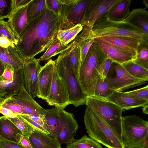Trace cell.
Segmentation results:
<instances>
[{"mask_svg": "<svg viewBox=\"0 0 148 148\" xmlns=\"http://www.w3.org/2000/svg\"><path fill=\"white\" fill-rule=\"evenodd\" d=\"M63 23L60 15L47 8L40 15L27 23L16 46L25 62L44 51L56 37Z\"/></svg>", "mask_w": 148, "mask_h": 148, "instance_id": "obj_1", "label": "cell"}, {"mask_svg": "<svg viewBox=\"0 0 148 148\" xmlns=\"http://www.w3.org/2000/svg\"><path fill=\"white\" fill-rule=\"evenodd\" d=\"M107 58L99 45L94 41L80 64L78 80L87 97L94 96L96 84L101 78L102 65Z\"/></svg>", "mask_w": 148, "mask_h": 148, "instance_id": "obj_2", "label": "cell"}, {"mask_svg": "<svg viewBox=\"0 0 148 148\" xmlns=\"http://www.w3.org/2000/svg\"><path fill=\"white\" fill-rule=\"evenodd\" d=\"M86 132L90 137L108 148H125L107 124L86 107L84 115Z\"/></svg>", "mask_w": 148, "mask_h": 148, "instance_id": "obj_3", "label": "cell"}, {"mask_svg": "<svg viewBox=\"0 0 148 148\" xmlns=\"http://www.w3.org/2000/svg\"><path fill=\"white\" fill-rule=\"evenodd\" d=\"M92 31L94 38L105 36H128L135 38L148 46V34L123 21L116 22L103 18L96 23Z\"/></svg>", "mask_w": 148, "mask_h": 148, "instance_id": "obj_4", "label": "cell"}, {"mask_svg": "<svg viewBox=\"0 0 148 148\" xmlns=\"http://www.w3.org/2000/svg\"><path fill=\"white\" fill-rule=\"evenodd\" d=\"M68 50L60 54L54 60L55 67L60 76L66 84L69 94L70 104L77 107L85 104L87 96L83 90L78 80L72 71Z\"/></svg>", "mask_w": 148, "mask_h": 148, "instance_id": "obj_5", "label": "cell"}, {"mask_svg": "<svg viewBox=\"0 0 148 148\" xmlns=\"http://www.w3.org/2000/svg\"><path fill=\"white\" fill-rule=\"evenodd\" d=\"M85 104L107 124L122 142V114L123 109L109 101L94 97H88Z\"/></svg>", "mask_w": 148, "mask_h": 148, "instance_id": "obj_6", "label": "cell"}, {"mask_svg": "<svg viewBox=\"0 0 148 148\" xmlns=\"http://www.w3.org/2000/svg\"><path fill=\"white\" fill-rule=\"evenodd\" d=\"M148 135V122L136 115L122 118V142L125 148H131Z\"/></svg>", "mask_w": 148, "mask_h": 148, "instance_id": "obj_7", "label": "cell"}, {"mask_svg": "<svg viewBox=\"0 0 148 148\" xmlns=\"http://www.w3.org/2000/svg\"><path fill=\"white\" fill-rule=\"evenodd\" d=\"M106 78L115 90L122 92L145 84L146 81L131 75L122 64L113 62Z\"/></svg>", "mask_w": 148, "mask_h": 148, "instance_id": "obj_8", "label": "cell"}, {"mask_svg": "<svg viewBox=\"0 0 148 148\" xmlns=\"http://www.w3.org/2000/svg\"><path fill=\"white\" fill-rule=\"evenodd\" d=\"M62 30L81 24L89 0H61Z\"/></svg>", "mask_w": 148, "mask_h": 148, "instance_id": "obj_9", "label": "cell"}, {"mask_svg": "<svg viewBox=\"0 0 148 148\" xmlns=\"http://www.w3.org/2000/svg\"><path fill=\"white\" fill-rule=\"evenodd\" d=\"M119 0H89L81 24L92 30L94 25L107 17L109 9Z\"/></svg>", "mask_w": 148, "mask_h": 148, "instance_id": "obj_10", "label": "cell"}, {"mask_svg": "<svg viewBox=\"0 0 148 148\" xmlns=\"http://www.w3.org/2000/svg\"><path fill=\"white\" fill-rule=\"evenodd\" d=\"M45 100L49 106H54L60 109H64L70 105L66 85L60 76L55 67L50 91Z\"/></svg>", "mask_w": 148, "mask_h": 148, "instance_id": "obj_11", "label": "cell"}, {"mask_svg": "<svg viewBox=\"0 0 148 148\" xmlns=\"http://www.w3.org/2000/svg\"><path fill=\"white\" fill-rule=\"evenodd\" d=\"M60 132L58 139L61 144L69 143L75 135L78 124L73 114L60 109L58 116Z\"/></svg>", "mask_w": 148, "mask_h": 148, "instance_id": "obj_12", "label": "cell"}, {"mask_svg": "<svg viewBox=\"0 0 148 148\" xmlns=\"http://www.w3.org/2000/svg\"><path fill=\"white\" fill-rule=\"evenodd\" d=\"M40 62V58L34 57L25 62L22 69L24 86L34 99L37 97L38 92L37 76L41 66Z\"/></svg>", "mask_w": 148, "mask_h": 148, "instance_id": "obj_13", "label": "cell"}, {"mask_svg": "<svg viewBox=\"0 0 148 148\" xmlns=\"http://www.w3.org/2000/svg\"><path fill=\"white\" fill-rule=\"evenodd\" d=\"M55 67L54 60L50 59L40 68L38 74L37 97L46 100L50 91Z\"/></svg>", "mask_w": 148, "mask_h": 148, "instance_id": "obj_14", "label": "cell"}, {"mask_svg": "<svg viewBox=\"0 0 148 148\" xmlns=\"http://www.w3.org/2000/svg\"><path fill=\"white\" fill-rule=\"evenodd\" d=\"M94 41L99 45L107 57L114 62L122 64L134 59L130 53L116 45L98 38H95Z\"/></svg>", "mask_w": 148, "mask_h": 148, "instance_id": "obj_15", "label": "cell"}, {"mask_svg": "<svg viewBox=\"0 0 148 148\" xmlns=\"http://www.w3.org/2000/svg\"><path fill=\"white\" fill-rule=\"evenodd\" d=\"M12 98L24 109L28 115H44V109L28 94L24 86L16 95L12 97Z\"/></svg>", "mask_w": 148, "mask_h": 148, "instance_id": "obj_16", "label": "cell"}, {"mask_svg": "<svg viewBox=\"0 0 148 148\" xmlns=\"http://www.w3.org/2000/svg\"><path fill=\"white\" fill-rule=\"evenodd\" d=\"M106 99L126 110L143 107L148 103V100L132 97L127 95L125 92L115 90Z\"/></svg>", "mask_w": 148, "mask_h": 148, "instance_id": "obj_17", "label": "cell"}, {"mask_svg": "<svg viewBox=\"0 0 148 148\" xmlns=\"http://www.w3.org/2000/svg\"><path fill=\"white\" fill-rule=\"evenodd\" d=\"M28 4L13 10L7 21L17 39L27 24Z\"/></svg>", "mask_w": 148, "mask_h": 148, "instance_id": "obj_18", "label": "cell"}, {"mask_svg": "<svg viewBox=\"0 0 148 148\" xmlns=\"http://www.w3.org/2000/svg\"><path fill=\"white\" fill-rule=\"evenodd\" d=\"M98 38L128 51L132 54L134 59L139 47L143 45L136 39L128 36H105Z\"/></svg>", "mask_w": 148, "mask_h": 148, "instance_id": "obj_19", "label": "cell"}, {"mask_svg": "<svg viewBox=\"0 0 148 148\" xmlns=\"http://www.w3.org/2000/svg\"><path fill=\"white\" fill-rule=\"evenodd\" d=\"M28 139L32 148H61L58 140L51 135L33 131Z\"/></svg>", "mask_w": 148, "mask_h": 148, "instance_id": "obj_20", "label": "cell"}, {"mask_svg": "<svg viewBox=\"0 0 148 148\" xmlns=\"http://www.w3.org/2000/svg\"><path fill=\"white\" fill-rule=\"evenodd\" d=\"M123 21L148 34V12L145 8L133 9Z\"/></svg>", "mask_w": 148, "mask_h": 148, "instance_id": "obj_21", "label": "cell"}, {"mask_svg": "<svg viewBox=\"0 0 148 148\" xmlns=\"http://www.w3.org/2000/svg\"><path fill=\"white\" fill-rule=\"evenodd\" d=\"M132 1L119 0L109 9L107 14L108 20L113 21H124L129 15Z\"/></svg>", "mask_w": 148, "mask_h": 148, "instance_id": "obj_22", "label": "cell"}, {"mask_svg": "<svg viewBox=\"0 0 148 148\" xmlns=\"http://www.w3.org/2000/svg\"><path fill=\"white\" fill-rule=\"evenodd\" d=\"M0 60L5 69H9L14 73L22 69L25 62L20 57L0 46Z\"/></svg>", "mask_w": 148, "mask_h": 148, "instance_id": "obj_23", "label": "cell"}, {"mask_svg": "<svg viewBox=\"0 0 148 148\" xmlns=\"http://www.w3.org/2000/svg\"><path fill=\"white\" fill-rule=\"evenodd\" d=\"M21 131L8 118L0 116V138L18 143L16 137Z\"/></svg>", "mask_w": 148, "mask_h": 148, "instance_id": "obj_24", "label": "cell"}, {"mask_svg": "<svg viewBox=\"0 0 148 148\" xmlns=\"http://www.w3.org/2000/svg\"><path fill=\"white\" fill-rule=\"evenodd\" d=\"M60 109L55 107L44 109V118L45 123L50 132L51 136L57 139L60 132L58 116Z\"/></svg>", "mask_w": 148, "mask_h": 148, "instance_id": "obj_25", "label": "cell"}, {"mask_svg": "<svg viewBox=\"0 0 148 148\" xmlns=\"http://www.w3.org/2000/svg\"><path fill=\"white\" fill-rule=\"evenodd\" d=\"M82 32L76 36L74 41L79 45L81 51V63L83 61L86 56L92 43L95 38L92 30L83 27Z\"/></svg>", "mask_w": 148, "mask_h": 148, "instance_id": "obj_26", "label": "cell"}, {"mask_svg": "<svg viewBox=\"0 0 148 148\" xmlns=\"http://www.w3.org/2000/svg\"><path fill=\"white\" fill-rule=\"evenodd\" d=\"M72 42L69 44L62 45L56 37L51 42L44 53L40 58V61H45L58 54H60L69 49L73 45Z\"/></svg>", "mask_w": 148, "mask_h": 148, "instance_id": "obj_27", "label": "cell"}, {"mask_svg": "<svg viewBox=\"0 0 148 148\" xmlns=\"http://www.w3.org/2000/svg\"><path fill=\"white\" fill-rule=\"evenodd\" d=\"M72 42L73 45L68 50V54L72 70L74 75L78 80V71L81 61V51L79 44L74 40Z\"/></svg>", "mask_w": 148, "mask_h": 148, "instance_id": "obj_28", "label": "cell"}, {"mask_svg": "<svg viewBox=\"0 0 148 148\" xmlns=\"http://www.w3.org/2000/svg\"><path fill=\"white\" fill-rule=\"evenodd\" d=\"M46 0H31L27 8V23L40 15L47 8Z\"/></svg>", "mask_w": 148, "mask_h": 148, "instance_id": "obj_29", "label": "cell"}, {"mask_svg": "<svg viewBox=\"0 0 148 148\" xmlns=\"http://www.w3.org/2000/svg\"><path fill=\"white\" fill-rule=\"evenodd\" d=\"M66 145L67 148H103L100 144L86 135L78 139L74 138Z\"/></svg>", "mask_w": 148, "mask_h": 148, "instance_id": "obj_30", "label": "cell"}, {"mask_svg": "<svg viewBox=\"0 0 148 148\" xmlns=\"http://www.w3.org/2000/svg\"><path fill=\"white\" fill-rule=\"evenodd\" d=\"M114 90L106 78H101L96 84L93 97L106 99Z\"/></svg>", "mask_w": 148, "mask_h": 148, "instance_id": "obj_31", "label": "cell"}, {"mask_svg": "<svg viewBox=\"0 0 148 148\" xmlns=\"http://www.w3.org/2000/svg\"><path fill=\"white\" fill-rule=\"evenodd\" d=\"M128 73L132 76L146 81L148 80V70L135 63L133 60L122 64Z\"/></svg>", "mask_w": 148, "mask_h": 148, "instance_id": "obj_32", "label": "cell"}, {"mask_svg": "<svg viewBox=\"0 0 148 148\" xmlns=\"http://www.w3.org/2000/svg\"><path fill=\"white\" fill-rule=\"evenodd\" d=\"M132 60L136 64L148 70V46L140 45L135 58Z\"/></svg>", "mask_w": 148, "mask_h": 148, "instance_id": "obj_33", "label": "cell"}, {"mask_svg": "<svg viewBox=\"0 0 148 148\" xmlns=\"http://www.w3.org/2000/svg\"><path fill=\"white\" fill-rule=\"evenodd\" d=\"M0 106L8 109L18 115H27L24 109L14 101L11 97L5 98L0 101Z\"/></svg>", "mask_w": 148, "mask_h": 148, "instance_id": "obj_34", "label": "cell"}, {"mask_svg": "<svg viewBox=\"0 0 148 148\" xmlns=\"http://www.w3.org/2000/svg\"><path fill=\"white\" fill-rule=\"evenodd\" d=\"M21 132L22 134L28 138L34 131L31 127L19 115L14 118H8Z\"/></svg>", "mask_w": 148, "mask_h": 148, "instance_id": "obj_35", "label": "cell"}, {"mask_svg": "<svg viewBox=\"0 0 148 148\" xmlns=\"http://www.w3.org/2000/svg\"><path fill=\"white\" fill-rule=\"evenodd\" d=\"M0 36L7 38L15 46L17 44V38L8 25L7 22L3 20L0 21Z\"/></svg>", "mask_w": 148, "mask_h": 148, "instance_id": "obj_36", "label": "cell"}, {"mask_svg": "<svg viewBox=\"0 0 148 148\" xmlns=\"http://www.w3.org/2000/svg\"><path fill=\"white\" fill-rule=\"evenodd\" d=\"M12 11L11 0H0V21L8 18Z\"/></svg>", "mask_w": 148, "mask_h": 148, "instance_id": "obj_37", "label": "cell"}, {"mask_svg": "<svg viewBox=\"0 0 148 148\" xmlns=\"http://www.w3.org/2000/svg\"><path fill=\"white\" fill-rule=\"evenodd\" d=\"M127 95L134 98L148 101V85L138 89L125 92Z\"/></svg>", "mask_w": 148, "mask_h": 148, "instance_id": "obj_38", "label": "cell"}, {"mask_svg": "<svg viewBox=\"0 0 148 148\" xmlns=\"http://www.w3.org/2000/svg\"><path fill=\"white\" fill-rule=\"evenodd\" d=\"M0 46L21 58L15 45L6 37L0 36Z\"/></svg>", "mask_w": 148, "mask_h": 148, "instance_id": "obj_39", "label": "cell"}, {"mask_svg": "<svg viewBox=\"0 0 148 148\" xmlns=\"http://www.w3.org/2000/svg\"><path fill=\"white\" fill-rule=\"evenodd\" d=\"M19 115L31 127L34 131H36L51 136L50 133L49 131L38 123L28 117L26 115Z\"/></svg>", "mask_w": 148, "mask_h": 148, "instance_id": "obj_40", "label": "cell"}, {"mask_svg": "<svg viewBox=\"0 0 148 148\" xmlns=\"http://www.w3.org/2000/svg\"><path fill=\"white\" fill-rule=\"evenodd\" d=\"M47 8L55 14L60 15L62 8L61 0H46Z\"/></svg>", "mask_w": 148, "mask_h": 148, "instance_id": "obj_41", "label": "cell"}, {"mask_svg": "<svg viewBox=\"0 0 148 148\" xmlns=\"http://www.w3.org/2000/svg\"><path fill=\"white\" fill-rule=\"evenodd\" d=\"M76 25V27L72 32L60 40L62 45H68L67 44L75 39L78 34L82 30L83 26L81 24H77Z\"/></svg>", "mask_w": 148, "mask_h": 148, "instance_id": "obj_42", "label": "cell"}, {"mask_svg": "<svg viewBox=\"0 0 148 148\" xmlns=\"http://www.w3.org/2000/svg\"><path fill=\"white\" fill-rule=\"evenodd\" d=\"M0 148H26L18 143L0 138Z\"/></svg>", "mask_w": 148, "mask_h": 148, "instance_id": "obj_43", "label": "cell"}, {"mask_svg": "<svg viewBox=\"0 0 148 148\" xmlns=\"http://www.w3.org/2000/svg\"><path fill=\"white\" fill-rule=\"evenodd\" d=\"M113 61L107 58L102 64L101 69V78H106Z\"/></svg>", "mask_w": 148, "mask_h": 148, "instance_id": "obj_44", "label": "cell"}, {"mask_svg": "<svg viewBox=\"0 0 148 148\" xmlns=\"http://www.w3.org/2000/svg\"><path fill=\"white\" fill-rule=\"evenodd\" d=\"M18 143L26 148H32L29 140L28 138L22 134H18L16 137Z\"/></svg>", "mask_w": 148, "mask_h": 148, "instance_id": "obj_45", "label": "cell"}, {"mask_svg": "<svg viewBox=\"0 0 148 148\" xmlns=\"http://www.w3.org/2000/svg\"><path fill=\"white\" fill-rule=\"evenodd\" d=\"M76 26V24L74 27L69 29L59 30L57 34L56 37L60 40H61L72 32L75 28Z\"/></svg>", "mask_w": 148, "mask_h": 148, "instance_id": "obj_46", "label": "cell"}, {"mask_svg": "<svg viewBox=\"0 0 148 148\" xmlns=\"http://www.w3.org/2000/svg\"><path fill=\"white\" fill-rule=\"evenodd\" d=\"M31 0H11L13 10L28 4Z\"/></svg>", "mask_w": 148, "mask_h": 148, "instance_id": "obj_47", "label": "cell"}, {"mask_svg": "<svg viewBox=\"0 0 148 148\" xmlns=\"http://www.w3.org/2000/svg\"><path fill=\"white\" fill-rule=\"evenodd\" d=\"M0 113L8 118L15 117L18 115L10 109L1 106H0Z\"/></svg>", "mask_w": 148, "mask_h": 148, "instance_id": "obj_48", "label": "cell"}, {"mask_svg": "<svg viewBox=\"0 0 148 148\" xmlns=\"http://www.w3.org/2000/svg\"><path fill=\"white\" fill-rule=\"evenodd\" d=\"M14 73L10 70L5 69L3 73L1 76L2 81H7L13 79Z\"/></svg>", "mask_w": 148, "mask_h": 148, "instance_id": "obj_49", "label": "cell"}, {"mask_svg": "<svg viewBox=\"0 0 148 148\" xmlns=\"http://www.w3.org/2000/svg\"><path fill=\"white\" fill-rule=\"evenodd\" d=\"M131 148H148V135L138 144Z\"/></svg>", "mask_w": 148, "mask_h": 148, "instance_id": "obj_50", "label": "cell"}, {"mask_svg": "<svg viewBox=\"0 0 148 148\" xmlns=\"http://www.w3.org/2000/svg\"><path fill=\"white\" fill-rule=\"evenodd\" d=\"M5 69V67L3 64L0 60V76H1L2 75Z\"/></svg>", "mask_w": 148, "mask_h": 148, "instance_id": "obj_51", "label": "cell"}, {"mask_svg": "<svg viewBox=\"0 0 148 148\" xmlns=\"http://www.w3.org/2000/svg\"><path fill=\"white\" fill-rule=\"evenodd\" d=\"M142 108L143 111V112L145 114H147L148 113V105H147L143 107Z\"/></svg>", "mask_w": 148, "mask_h": 148, "instance_id": "obj_52", "label": "cell"}, {"mask_svg": "<svg viewBox=\"0 0 148 148\" xmlns=\"http://www.w3.org/2000/svg\"><path fill=\"white\" fill-rule=\"evenodd\" d=\"M143 3L145 5V8H148V0H143Z\"/></svg>", "mask_w": 148, "mask_h": 148, "instance_id": "obj_53", "label": "cell"}, {"mask_svg": "<svg viewBox=\"0 0 148 148\" xmlns=\"http://www.w3.org/2000/svg\"><path fill=\"white\" fill-rule=\"evenodd\" d=\"M0 81H3L1 76H0Z\"/></svg>", "mask_w": 148, "mask_h": 148, "instance_id": "obj_54", "label": "cell"}]
</instances>
